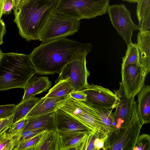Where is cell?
I'll return each mask as SVG.
<instances>
[{
    "label": "cell",
    "instance_id": "obj_24",
    "mask_svg": "<svg viewBox=\"0 0 150 150\" xmlns=\"http://www.w3.org/2000/svg\"><path fill=\"white\" fill-rule=\"evenodd\" d=\"M127 47L125 55L122 58V65L139 64V52L136 44L132 42Z\"/></svg>",
    "mask_w": 150,
    "mask_h": 150
},
{
    "label": "cell",
    "instance_id": "obj_26",
    "mask_svg": "<svg viewBox=\"0 0 150 150\" xmlns=\"http://www.w3.org/2000/svg\"><path fill=\"white\" fill-rule=\"evenodd\" d=\"M99 136L93 131L87 133L83 137L75 150H95L94 142Z\"/></svg>",
    "mask_w": 150,
    "mask_h": 150
},
{
    "label": "cell",
    "instance_id": "obj_14",
    "mask_svg": "<svg viewBox=\"0 0 150 150\" xmlns=\"http://www.w3.org/2000/svg\"><path fill=\"white\" fill-rule=\"evenodd\" d=\"M137 40L139 64L146 76L150 70V32L139 31Z\"/></svg>",
    "mask_w": 150,
    "mask_h": 150
},
{
    "label": "cell",
    "instance_id": "obj_7",
    "mask_svg": "<svg viewBox=\"0 0 150 150\" xmlns=\"http://www.w3.org/2000/svg\"><path fill=\"white\" fill-rule=\"evenodd\" d=\"M59 108L70 114L84 124L90 132L100 138L105 136L107 130L103 123L91 111L87 104L71 97L69 94L61 101Z\"/></svg>",
    "mask_w": 150,
    "mask_h": 150
},
{
    "label": "cell",
    "instance_id": "obj_32",
    "mask_svg": "<svg viewBox=\"0 0 150 150\" xmlns=\"http://www.w3.org/2000/svg\"><path fill=\"white\" fill-rule=\"evenodd\" d=\"M14 115L0 119V135L6 132L13 124Z\"/></svg>",
    "mask_w": 150,
    "mask_h": 150
},
{
    "label": "cell",
    "instance_id": "obj_34",
    "mask_svg": "<svg viewBox=\"0 0 150 150\" xmlns=\"http://www.w3.org/2000/svg\"><path fill=\"white\" fill-rule=\"evenodd\" d=\"M139 31L150 32V10L144 17L140 26Z\"/></svg>",
    "mask_w": 150,
    "mask_h": 150
},
{
    "label": "cell",
    "instance_id": "obj_30",
    "mask_svg": "<svg viewBox=\"0 0 150 150\" xmlns=\"http://www.w3.org/2000/svg\"><path fill=\"white\" fill-rule=\"evenodd\" d=\"M45 131H47L44 129L23 131L20 136L17 146L13 150H16V149L23 143Z\"/></svg>",
    "mask_w": 150,
    "mask_h": 150
},
{
    "label": "cell",
    "instance_id": "obj_2",
    "mask_svg": "<svg viewBox=\"0 0 150 150\" xmlns=\"http://www.w3.org/2000/svg\"><path fill=\"white\" fill-rule=\"evenodd\" d=\"M58 0H22L14 10L19 34L27 41L38 40L39 32Z\"/></svg>",
    "mask_w": 150,
    "mask_h": 150
},
{
    "label": "cell",
    "instance_id": "obj_33",
    "mask_svg": "<svg viewBox=\"0 0 150 150\" xmlns=\"http://www.w3.org/2000/svg\"><path fill=\"white\" fill-rule=\"evenodd\" d=\"M15 106L14 104L0 105V119L12 115Z\"/></svg>",
    "mask_w": 150,
    "mask_h": 150
},
{
    "label": "cell",
    "instance_id": "obj_18",
    "mask_svg": "<svg viewBox=\"0 0 150 150\" xmlns=\"http://www.w3.org/2000/svg\"><path fill=\"white\" fill-rule=\"evenodd\" d=\"M54 112V111L28 118L29 121L23 131L40 129H45L47 131L57 130Z\"/></svg>",
    "mask_w": 150,
    "mask_h": 150
},
{
    "label": "cell",
    "instance_id": "obj_12",
    "mask_svg": "<svg viewBox=\"0 0 150 150\" xmlns=\"http://www.w3.org/2000/svg\"><path fill=\"white\" fill-rule=\"evenodd\" d=\"M86 95V104L112 110L115 108L118 98L108 88L101 86L89 84L87 88L82 90Z\"/></svg>",
    "mask_w": 150,
    "mask_h": 150
},
{
    "label": "cell",
    "instance_id": "obj_41",
    "mask_svg": "<svg viewBox=\"0 0 150 150\" xmlns=\"http://www.w3.org/2000/svg\"><path fill=\"white\" fill-rule=\"evenodd\" d=\"M130 3H135L137 2L139 0H123Z\"/></svg>",
    "mask_w": 150,
    "mask_h": 150
},
{
    "label": "cell",
    "instance_id": "obj_4",
    "mask_svg": "<svg viewBox=\"0 0 150 150\" xmlns=\"http://www.w3.org/2000/svg\"><path fill=\"white\" fill-rule=\"evenodd\" d=\"M109 0H58L54 11L80 21L105 14Z\"/></svg>",
    "mask_w": 150,
    "mask_h": 150
},
{
    "label": "cell",
    "instance_id": "obj_1",
    "mask_svg": "<svg viewBox=\"0 0 150 150\" xmlns=\"http://www.w3.org/2000/svg\"><path fill=\"white\" fill-rule=\"evenodd\" d=\"M92 47L90 43L62 38L42 42L28 56L37 74H59L67 64L89 53Z\"/></svg>",
    "mask_w": 150,
    "mask_h": 150
},
{
    "label": "cell",
    "instance_id": "obj_15",
    "mask_svg": "<svg viewBox=\"0 0 150 150\" xmlns=\"http://www.w3.org/2000/svg\"><path fill=\"white\" fill-rule=\"evenodd\" d=\"M35 74L29 80L24 88L22 100L45 91L51 87L52 82L47 76H38Z\"/></svg>",
    "mask_w": 150,
    "mask_h": 150
},
{
    "label": "cell",
    "instance_id": "obj_38",
    "mask_svg": "<svg viewBox=\"0 0 150 150\" xmlns=\"http://www.w3.org/2000/svg\"><path fill=\"white\" fill-rule=\"evenodd\" d=\"M6 26L2 19L0 20V45L3 44V37L6 33Z\"/></svg>",
    "mask_w": 150,
    "mask_h": 150
},
{
    "label": "cell",
    "instance_id": "obj_42",
    "mask_svg": "<svg viewBox=\"0 0 150 150\" xmlns=\"http://www.w3.org/2000/svg\"><path fill=\"white\" fill-rule=\"evenodd\" d=\"M3 53L2 52L1 50V49H0V59H1V58L2 56Z\"/></svg>",
    "mask_w": 150,
    "mask_h": 150
},
{
    "label": "cell",
    "instance_id": "obj_36",
    "mask_svg": "<svg viewBox=\"0 0 150 150\" xmlns=\"http://www.w3.org/2000/svg\"><path fill=\"white\" fill-rule=\"evenodd\" d=\"M107 137V135L106 134L102 137H98L95 139L94 142V145L95 150L102 149L104 146V142Z\"/></svg>",
    "mask_w": 150,
    "mask_h": 150
},
{
    "label": "cell",
    "instance_id": "obj_40",
    "mask_svg": "<svg viewBox=\"0 0 150 150\" xmlns=\"http://www.w3.org/2000/svg\"><path fill=\"white\" fill-rule=\"evenodd\" d=\"M22 0H12L13 4V8L14 10L19 5Z\"/></svg>",
    "mask_w": 150,
    "mask_h": 150
},
{
    "label": "cell",
    "instance_id": "obj_39",
    "mask_svg": "<svg viewBox=\"0 0 150 150\" xmlns=\"http://www.w3.org/2000/svg\"><path fill=\"white\" fill-rule=\"evenodd\" d=\"M6 0H0V20L2 15V11L4 4Z\"/></svg>",
    "mask_w": 150,
    "mask_h": 150
},
{
    "label": "cell",
    "instance_id": "obj_35",
    "mask_svg": "<svg viewBox=\"0 0 150 150\" xmlns=\"http://www.w3.org/2000/svg\"><path fill=\"white\" fill-rule=\"evenodd\" d=\"M69 95L71 97L81 101L85 102L86 100V95L82 90L73 91Z\"/></svg>",
    "mask_w": 150,
    "mask_h": 150
},
{
    "label": "cell",
    "instance_id": "obj_8",
    "mask_svg": "<svg viewBox=\"0 0 150 150\" xmlns=\"http://www.w3.org/2000/svg\"><path fill=\"white\" fill-rule=\"evenodd\" d=\"M86 52L79 58L67 64L59 74L55 83L67 80L74 91H81L88 88L87 79L90 76L86 67Z\"/></svg>",
    "mask_w": 150,
    "mask_h": 150
},
{
    "label": "cell",
    "instance_id": "obj_29",
    "mask_svg": "<svg viewBox=\"0 0 150 150\" xmlns=\"http://www.w3.org/2000/svg\"><path fill=\"white\" fill-rule=\"evenodd\" d=\"M29 121L28 118H24L13 123L7 132L11 135L18 136L21 134Z\"/></svg>",
    "mask_w": 150,
    "mask_h": 150
},
{
    "label": "cell",
    "instance_id": "obj_19",
    "mask_svg": "<svg viewBox=\"0 0 150 150\" xmlns=\"http://www.w3.org/2000/svg\"><path fill=\"white\" fill-rule=\"evenodd\" d=\"M60 136L57 130L45 131L38 144L30 150H60Z\"/></svg>",
    "mask_w": 150,
    "mask_h": 150
},
{
    "label": "cell",
    "instance_id": "obj_28",
    "mask_svg": "<svg viewBox=\"0 0 150 150\" xmlns=\"http://www.w3.org/2000/svg\"><path fill=\"white\" fill-rule=\"evenodd\" d=\"M150 136L146 134L139 135L133 150H150Z\"/></svg>",
    "mask_w": 150,
    "mask_h": 150
},
{
    "label": "cell",
    "instance_id": "obj_16",
    "mask_svg": "<svg viewBox=\"0 0 150 150\" xmlns=\"http://www.w3.org/2000/svg\"><path fill=\"white\" fill-rule=\"evenodd\" d=\"M137 111L143 125L150 123V86H144L137 94Z\"/></svg>",
    "mask_w": 150,
    "mask_h": 150
},
{
    "label": "cell",
    "instance_id": "obj_6",
    "mask_svg": "<svg viewBox=\"0 0 150 150\" xmlns=\"http://www.w3.org/2000/svg\"><path fill=\"white\" fill-rule=\"evenodd\" d=\"M80 21L57 13L49 15L40 29L38 40L46 42L73 35L79 30Z\"/></svg>",
    "mask_w": 150,
    "mask_h": 150
},
{
    "label": "cell",
    "instance_id": "obj_13",
    "mask_svg": "<svg viewBox=\"0 0 150 150\" xmlns=\"http://www.w3.org/2000/svg\"><path fill=\"white\" fill-rule=\"evenodd\" d=\"M54 120L59 133L90 132L79 121L60 108L55 111Z\"/></svg>",
    "mask_w": 150,
    "mask_h": 150
},
{
    "label": "cell",
    "instance_id": "obj_23",
    "mask_svg": "<svg viewBox=\"0 0 150 150\" xmlns=\"http://www.w3.org/2000/svg\"><path fill=\"white\" fill-rule=\"evenodd\" d=\"M73 91L72 87L67 80L60 81L55 83L44 97L53 98L65 96Z\"/></svg>",
    "mask_w": 150,
    "mask_h": 150
},
{
    "label": "cell",
    "instance_id": "obj_20",
    "mask_svg": "<svg viewBox=\"0 0 150 150\" xmlns=\"http://www.w3.org/2000/svg\"><path fill=\"white\" fill-rule=\"evenodd\" d=\"M88 105L91 112L105 126L107 130V135L115 130L116 124L112 110H110V109L107 108L88 104Z\"/></svg>",
    "mask_w": 150,
    "mask_h": 150
},
{
    "label": "cell",
    "instance_id": "obj_9",
    "mask_svg": "<svg viewBox=\"0 0 150 150\" xmlns=\"http://www.w3.org/2000/svg\"><path fill=\"white\" fill-rule=\"evenodd\" d=\"M107 12L112 24L128 45L132 42L133 31L140 30L132 20L130 11L124 4H114L109 6Z\"/></svg>",
    "mask_w": 150,
    "mask_h": 150
},
{
    "label": "cell",
    "instance_id": "obj_27",
    "mask_svg": "<svg viewBox=\"0 0 150 150\" xmlns=\"http://www.w3.org/2000/svg\"><path fill=\"white\" fill-rule=\"evenodd\" d=\"M137 3L136 16L140 27L144 16L150 10V0H139Z\"/></svg>",
    "mask_w": 150,
    "mask_h": 150
},
{
    "label": "cell",
    "instance_id": "obj_17",
    "mask_svg": "<svg viewBox=\"0 0 150 150\" xmlns=\"http://www.w3.org/2000/svg\"><path fill=\"white\" fill-rule=\"evenodd\" d=\"M66 96L53 98L44 97L40 99L25 118H28L55 111L59 108L60 102Z\"/></svg>",
    "mask_w": 150,
    "mask_h": 150
},
{
    "label": "cell",
    "instance_id": "obj_22",
    "mask_svg": "<svg viewBox=\"0 0 150 150\" xmlns=\"http://www.w3.org/2000/svg\"><path fill=\"white\" fill-rule=\"evenodd\" d=\"M40 99L39 98L32 97L22 100L16 105L13 113L14 115L13 124L24 118Z\"/></svg>",
    "mask_w": 150,
    "mask_h": 150
},
{
    "label": "cell",
    "instance_id": "obj_21",
    "mask_svg": "<svg viewBox=\"0 0 150 150\" xmlns=\"http://www.w3.org/2000/svg\"><path fill=\"white\" fill-rule=\"evenodd\" d=\"M88 132L59 133L60 150H75L83 137Z\"/></svg>",
    "mask_w": 150,
    "mask_h": 150
},
{
    "label": "cell",
    "instance_id": "obj_11",
    "mask_svg": "<svg viewBox=\"0 0 150 150\" xmlns=\"http://www.w3.org/2000/svg\"><path fill=\"white\" fill-rule=\"evenodd\" d=\"M118 99L116 103L115 111L113 112L116 123L115 130L126 128L131 119L134 97L128 98L122 83L118 90L115 91Z\"/></svg>",
    "mask_w": 150,
    "mask_h": 150
},
{
    "label": "cell",
    "instance_id": "obj_10",
    "mask_svg": "<svg viewBox=\"0 0 150 150\" xmlns=\"http://www.w3.org/2000/svg\"><path fill=\"white\" fill-rule=\"evenodd\" d=\"M122 83L128 98L134 97L144 86L146 75L140 64L122 65Z\"/></svg>",
    "mask_w": 150,
    "mask_h": 150
},
{
    "label": "cell",
    "instance_id": "obj_31",
    "mask_svg": "<svg viewBox=\"0 0 150 150\" xmlns=\"http://www.w3.org/2000/svg\"><path fill=\"white\" fill-rule=\"evenodd\" d=\"M44 132L37 134L23 143L16 149V150H30L32 148L39 142Z\"/></svg>",
    "mask_w": 150,
    "mask_h": 150
},
{
    "label": "cell",
    "instance_id": "obj_5",
    "mask_svg": "<svg viewBox=\"0 0 150 150\" xmlns=\"http://www.w3.org/2000/svg\"><path fill=\"white\" fill-rule=\"evenodd\" d=\"M142 126L138 117L137 104L135 101L131 119L127 126L107 134L102 149L133 150Z\"/></svg>",
    "mask_w": 150,
    "mask_h": 150
},
{
    "label": "cell",
    "instance_id": "obj_37",
    "mask_svg": "<svg viewBox=\"0 0 150 150\" xmlns=\"http://www.w3.org/2000/svg\"><path fill=\"white\" fill-rule=\"evenodd\" d=\"M13 8V4L12 0H6L3 8L2 15H8Z\"/></svg>",
    "mask_w": 150,
    "mask_h": 150
},
{
    "label": "cell",
    "instance_id": "obj_3",
    "mask_svg": "<svg viewBox=\"0 0 150 150\" xmlns=\"http://www.w3.org/2000/svg\"><path fill=\"white\" fill-rule=\"evenodd\" d=\"M36 74L28 55L3 53L0 59V91L24 89L29 80Z\"/></svg>",
    "mask_w": 150,
    "mask_h": 150
},
{
    "label": "cell",
    "instance_id": "obj_25",
    "mask_svg": "<svg viewBox=\"0 0 150 150\" xmlns=\"http://www.w3.org/2000/svg\"><path fill=\"white\" fill-rule=\"evenodd\" d=\"M21 135L14 136L7 132L0 135V150H13L17 145Z\"/></svg>",
    "mask_w": 150,
    "mask_h": 150
}]
</instances>
